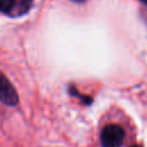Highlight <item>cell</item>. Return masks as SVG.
I'll list each match as a JSON object with an SVG mask.
<instances>
[{"mask_svg": "<svg viewBox=\"0 0 147 147\" xmlns=\"http://www.w3.org/2000/svg\"><path fill=\"white\" fill-rule=\"evenodd\" d=\"M124 130L116 124L106 125L101 131L102 147H122L124 141Z\"/></svg>", "mask_w": 147, "mask_h": 147, "instance_id": "1", "label": "cell"}, {"mask_svg": "<svg viewBox=\"0 0 147 147\" xmlns=\"http://www.w3.org/2000/svg\"><path fill=\"white\" fill-rule=\"evenodd\" d=\"M0 101L6 106H15L18 102V95L14 86L1 71H0Z\"/></svg>", "mask_w": 147, "mask_h": 147, "instance_id": "2", "label": "cell"}, {"mask_svg": "<svg viewBox=\"0 0 147 147\" xmlns=\"http://www.w3.org/2000/svg\"><path fill=\"white\" fill-rule=\"evenodd\" d=\"M16 5V0H0V11L9 13Z\"/></svg>", "mask_w": 147, "mask_h": 147, "instance_id": "3", "label": "cell"}, {"mask_svg": "<svg viewBox=\"0 0 147 147\" xmlns=\"http://www.w3.org/2000/svg\"><path fill=\"white\" fill-rule=\"evenodd\" d=\"M31 2H32V0H18V7H20V9L25 11L29 9Z\"/></svg>", "mask_w": 147, "mask_h": 147, "instance_id": "4", "label": "cell"}, {"mask_svg": "<svg viewBox=\"0 0 147 147\" xmlns=\"http://www.w3.org/2000/svg\"><path fill=\"white\" fill-rule=\"evenodd\" d=\"M72 1H76V2H83V1H85V0H72Z\"/></svg>", "mask_w": 147, "mask_h": 147, "instance_id": "5", "label": "cell"}, {"mask_svg": "<svg viewBox=\"0 0 147 147\" xmlns=\"http://www.w3.org/2000/svg\"><path fill=\"white\" fill-rule=\"evenodd\" d=\"M140 1H141V2H144L145 5H147V0H140Z\"/></svg>", "mask_w": 147, "mask_h": 147, "instance_id": "6", "label": "cell"}, {"mask_svg": "<svg viewBox=\"0 0 147 147\" xmlns=\"http://www.w3.org/2000/svg\"><path fill=\"white\" fill-rule=\"evenodd\" d=\"M131 147H139V146H131Z\"/></svg>", "mask_w": 147, "mask_h": 147, "instance_id": "7", "label": "cell"}]
</instances>
